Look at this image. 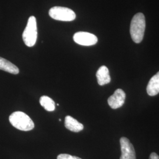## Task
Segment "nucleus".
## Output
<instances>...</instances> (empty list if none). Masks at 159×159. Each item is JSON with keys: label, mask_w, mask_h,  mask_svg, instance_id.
<instances>
[{"label": "nucleus", "mask_w": 159, "mask_h": 159, "mask_svg": "<svg viewBox=\"0 0 159 159\" xmlns=\"http://www.w3.org/2000/svg\"><path fill=\"white\" fill-rule=\"evenodd\" d=\"M146 29V20L143 14L139 12L134 15L131 21V37L133 41L136 43L142 41Z\"/></svg>", "instance_id": "obj_1"}, {"label": "nucleus", "mask_w": 159, "mask_h": 159, "mask_svg": "<svg viewBox=\"0 0 159 159\" xmlns=\"http://www.w3.org/2000/svg\"><path fill=\"white\" fill-rule=\"evenodd\" d=\"M10 123L15 128L21 131H30L34 129V124L33 120L26 114L21 111L14 112L10 116Z\"/></svg>", "instance_id": "obj_2"}, {"label": "nucleus", "mask_w": 159, "mask_h": 159, "mask_svg": "<svg viewBox=\"0 0 159 159\" xmlns=\"http://www.w3.org/2000/svg\"><path fill=\"white\" fill-rule=\"evenodd\" d=\"M37 39V27L36 18L31 16L29 18L27 25L23 33V40L25 44L29 47L34 46Z\"/></svg>", "instance_id": "obj_3"}, {"label": "nucleus", "mask_w": 159, "mask_h": 159, "mask_svg": "<svg viewBox=\"0 0 159 159\" xmlns=\"http://www.w3.org/2000/svg\"><path fill=\"white\" fill-rule=\"evenodd\" d=\"M49 16L54 20L62 21H71L76 16L72 10L63 7H54L49 11Z\"/></svg>", "instance_id": "obj_4"}, {"label": "nucleus", "mask_w": 159, "mask_h": 159, "mask_svg": "<svg viewBox=\"0 0 159 159\" xmlns=\"http://www.w3.org/2000/svg\"><path fill=\"white\" fill-rule=\"evenodd\" d=\"M73 40L77 44L84 46L95 45L98 41V39L95 35L82 31L74 34Z\"/></svg>", "instance_id": "obj_5"}, {"label": "nucleus", "mask_w": 159, "mask_h": 159, "mask_svg": "<svg viewBox=\"0 0 159 159\" xmlns=\"http://www.w3.org/2000/svg\"><path fill=\"white\" fill-rule=\"evenodd\" d=\"M120 143L121 151V156L120 159H136L134 147L127 138L121 137Z\"/></svg>", "instance_id": "obj_6"}, {"label": "nucleus", "mask_w": 159, "mask_h": 159, "mask_svg": "<svg viewBox=\"0 0 159 159\" xmlns=\"http://www.w3.org/2000/svg\"><path fill=\"white\" fill-rule=\"evenodd\" d=\"M125 99V92L121 89H117L113 94L108 98V105L113 109L120 108L124 104Z\"/></svg>", "instance_id": "obj_7"}, {"label": "nucleus", "mask_w": 159, "mask_h": 159, "mask_svg": "<svg viewBox=\"0 0 159 159\" xmlns=\"http://www.w3.org/2000/svg\"><path fill=\"white\" fill-rule=\"evenodd\" d=\"M96 77L98 84L100 85L107 84L111 81L109 70L105 66H102L98 68L97 71Z\"/></svg>", "instance_id": "obj_8"}, {"label": "nucleus", "mask_w": 159, "mask_h": 159, "mask_svg": "<svg viewBox=\"0 0 159 159\" xmlns=\"http://www.w3.org/2000/svg\"><path fill=\"white\" fill-rule=\"evenodd\" d=\"M147 92L150 96H154L159 94V71L150 80L147 86Z\"/></svg>", "instance_id": "obj_9"}, {"label": "nucleus", "mask_w": 159, "mask_h": 159, "mask_svg": "<svg viewBox=\"0 0 159 159\" xmlns=\"http://www.w3.org/2000/svg\"><path fill=\"white\" fill-rule=\"evenodd\" d=\"M64 125L66 129L73 132H79L84 129V125L70 116L66 117Z\"/></svg>", "instance_id": "obj_10"}, {"label": "nucleus", "mask_w": 159, "mask_h": 159, "mask_svg": "<svg viewBox=\"0 0 159 159\" xmlns=\"http://www.w3.org/2000/svg\"><path fill=\"white\" fill-rule=\"evenodd\" d=\"M0 70L11 74H17L19 73V69L16 66L4 58L0 57Z\"/></svg>", "instance_id": "obj_11"}, {"label": "nucleus", "mask_w": 159, "mask_h": 159, "mask_svg": "<svg viewBox=\"0 0 159 159\" xmlns=\"http://www.w3.org/2000/svg\"><path fill=\"white\" fill-rule=\"evenodd\" d=\"M40 104L48 111H52L55 110V102L49 97L43 96L40 99Z\"/></svg>", "instance_id": "obj_12"}, {"label": "nucleus", "mask_w": 159, "mask_h": 159, "mask_svg": "<svg viewBox=\"0 0 159 159\" xmlns=\"http://www.w3.org/2000/svg\"><path fill=\"white\" fill-rule=\"evenodd\" d=\"M57 159H81L76 156H73L68 154H61L57 156Z\"/></svg>", "instance_id": "obj_13"}, {"label": "nucleus", "mask_w": 159, "mask_h": 159, "mask_svg": "<svg viewBox=\"0 0 159 159\" xmlns=\"http://www.w3.org/2000/svg\"><path fill=\"white\" fill-rule=\"evenodd\" d=\"M149 159H159V156L156 153H152L150 154Z\"/></svg>", "instance_id": "obj_14"}]
</instances>
